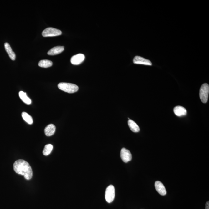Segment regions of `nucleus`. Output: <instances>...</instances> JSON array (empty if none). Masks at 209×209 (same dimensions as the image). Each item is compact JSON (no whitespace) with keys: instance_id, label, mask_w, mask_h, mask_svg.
Wrapping results in <instances>:
<instances>
[{"instance_id":"14","label":"nucleus","mask_w":209,"mask_h":209,"mask_svg":"<svg viewBox=\"0 0 209 209\" xmlns=\"http://www.w3.org/2000/svg\"><path fill=\"white\" fill-rule=\"evenodd\" d=\"M128 125L130 130L134 133H138L140 131L139 127L133 120H129L128 121Z\"/></svg>"},{"instance_id":"15","label":"nucleus","mask_w":209,"mask_h":209,"mask_svg":"<svg viewBox=\"0 0 209 209\" xmlns=\"http://www.w3.org/2000/svg\"><path fill=\"white\" fill-rule=\"evenodd\" d=\"M19 97L24 103L30 104L32 103V101L27 95V94L25 92L23 91H19Z\"/></svg>"},{"instance_id":"1","label":"nucleus","mask_w":209,"mask_h":209,"mask_svg":"<svg viewBox=\"0 0 209 209\" xmlns=\"http://www.w3.org/2000/svg\"><path fill=\"white\" fill-rule=\"evenodd\" d=\"M13 168L14 171L17 174L23 176L26 179H32L33 176L32 169L27 161L23 160H17L14 163Z\"/></svg>"},{"instance_id":"8","label":"nucleus","mask_w":209,"mask_h":209,"mask_svg":"<svg viewBox=\"0 0 209 209\" xmlns=\"http://www.w3.org/2000/svg\"><path fill=\"white\" fill-rule=\"evenodd\" d=\"M133 62L135 64L147 65V66H151L152 65V64L150 60L139 56L135 57Z\"/></svg>"},{"instance_id":"3","label":"nucleus","mask_w":209,"mask_h":209,"mask_svg":"<svg viewBox=\"0 0 209 209\" xmlns=\"http://www.w3.org/2000/svg\"><path fill=\"white\" fill-rule=\"evenodd\" d=\"M209 92V85L207 83L202 84L200 89V97L201 100L203 103H206L208 100Z\"/></svg>"},{"instance_id":"5","label":"nucleus","mask_w":209,"mask_h":209,"mask_svg":"<svg viewBox=\"0 0 209 209\" xmlns=\"http://www.w3.org/2000/svg\"><path fill=\"white\" fill-rule=\"evenodd\" d=\"M115 196V190L113 186L110 185L107 188L105 191V198L106 201L111 203L114 200Z\"/></svg>"},{"instance_id":"10","label":"nucleus","mask_w":209,"mask_h":209,"mask_svg":"<svg viewBox=\"0 0 209 209\" xmlns=\"http://www.w3.org/2000/svg\"><path fill=\"white\" fill-rule=\"evenodd\" d=\"M64 46H56L53 47L51 49L49 50L47 54L50 55H54L59 54L63 52L64 50Z\"/></svg>"},{"instance_id":"11","label":"nucleus","mask_w":209,"mask_h":209,"mask_svg":"<svg viewBox=\"0 0 209 209\" xmlns=\"http://www.w3.org/2000/svg\"><path fill=\"white\" fill-rule=\"evenodd\" d=\"M175 114L177 116L181 117L186 115L187 110L182 106H178L174 109Z\"/></svg>"},{"instance_id":"13","label":"nucleus","mask_w":209,"mask_h":209,"mask_svg":"<svg viewBox=\"0 0 209 209\" xmlns=\"http://www.w3.org/2000/svg\"><path fill=\"white\" fill-rule=\"evenodd\" d=\"M4 47L6 51L7 52L11 59L12 60H15L16 58V54L11 48L10 45H9V43L6 42L4 44Z\"/></svg>"},{"instance_id":"7","label":"nucleus","mask_w":209,"mask_h":209,"mask_svg":"<svg viewBox=\"0 0 209 209\" xmlns=\"http://www.w3.org/2000/svg\"><path fill=\"white\" fill-rule=\"evenodd\" d=\"M84 59L85 56L84 54H78L72 57L71 62L73 65H78L83 63Z\"/></svg>"},{"instance_id":"12","label":"nucleus","mask_w":209,"mask_h":209,"mask_svg":"<svg viewBox=\"0 0 209 209\" xmlns=\"http://www.w3.org/2000/svg\"><path fill=\"white\" fill-rule=\"evenodd\" d=\"M56 127L53 124H50L45 127V133L47 136H50L54 135Z\"/></svg>"},{"instance_id":"17","label":"nucleus","mask_w":209,"mask_h":209,"mask_svg":"<svg viewBox=\"0 0 209 209\" xmlns=\"http://www.w3.org/2000/svg\"><path fill=\"white\" fill-rule=\"evenodd\" d=\"M22 118L24 121L29 125H32L33 122V120L32 117L27 112H23L22 114Z\"/></svg>"},{"instance_id":"19","label":"nucleus","mask_w":209,"mask_h":209,"mask_svg":"<svg viewBox=\"0 0 209 209\" xmlns=\"http://www.w3.org/2000/svg\"><path fill=\"white\" fill-rule=\"evenodd\" d=\"M206 209H209V202L208 201L206 204Z\"/></svg>"},{"instance_id":"4","label":"nucleus","mask_w":209,"mask_h":209,"mask_svg":"<svg viewBox=\"0 0 209 209\" xmlns=\"http://www.w3.org/2000/svg\"><path fill=\"white\" fill-rule=\"evenodd\" d=\"M61 31L54 28L49 27L46 28L42 32V35L43 37H52L61 35Z\"/></svg>"},{"instance_id":"6","label":"nucleus","mask_w":209,"mask_h":209,"mask_svg":"<svg viewBox=\"0 0 209 209\" xmlns=\"http://www.w3.org/2000/svg\"><path fill=\"white\" fill-rule=\"evenodd\" d=\"M120 157L122 161L125 163H127L132 160L131 153L128 150L125 148H122L120 152Z\"/></svg>"},{"instance_id":"9","label":"nucleus","mask_w":209,"mask_h":209,"mask_svg":"<svg viewBox=\"0 0 209 209\" xmlns=\"http://www.w3.org/2000/svg\"><path fill=\"white\" fill-rule=\"evenodd\" d=\"M155 186L157 191L161 195L165 196L166 194V191L164 184L159 181L155 182Z\"/></svg>"},{"instance_id":"16","label":"nucleus","mask_w":209,"mask_h":209,"mask_svg":"<svg viewBox=\"0 0 209 209\" xmlns=\"http://www.w3.org/2000/svg\"><path fill=\"white\" fill-rule=\"evenodd\" d=\"M53 63L51 61L48 60H41L38 63V66L40 67L43 68H48L52 66Z\"/></svg>"},{"instance_id":"18","label":"nucleus","mask_w":209,"mask_h":209,"mask_svg":"<svg viewBox=\"0 0 209 209\" xmlns=\"http://www.w3.org/2000/svg\"><path fill=\"white\" fill-rule=\"evenodd\" d=\"M53 147L51 144H47L45 145L43 151V153L45 156H48L51 153Z\"/></svg>"},{"instance_id":"2","label":"nucleus","mask_w":209,"mask_h":209,"mask_svg":"<svg viewBox=\"0 0 209 209\" xmlns=\"http://www.w3.org/2000/svg\"><path fill=\"white\" fill-rule=\"evenodd\" d=\"M58 87L61 90L69 94L76 92L79 89V88L76 85L68 83H59L58 85Z\"/></svg>"}]
</instances>
